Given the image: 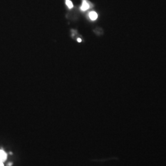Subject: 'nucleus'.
Listing matches in <instances>:
<instances>
[{
	"label": "nucleus",
	"mask_w": 166,
	"mask_h": 166,
	"mask_svg": "<svg viewBox=\"0 0 166 166\" xmlns=\"http://www.w3.org/2000/svg\"><path fill=\"white\" fill-rule=\"evenodd\" d=\"M7 159V154L4 150L0 149V162H4Z\"/></svg>",
	"instance_id": "obj_1"
},
{
	"label": "nucleus",
	"mask_w": 166,
	"mask_h": 166,
	"mask_svg": "<svg viewBox=\"0 0 166 166\" xmlns=\"http://www.w3.org/2000/svg\"><path fill=\"white\" fill-rule=\"evenodd\" d=\"M78 42H82V39H81V38H78Z\"/></svg>",
	"instance_id": "obj_6"
},
{
	"label": "nucleus",
	"mask_w": 166,
	"mask_h": 166,
	"mask_svg": "<svg viewBox=\"0 0 166 166\" xmlns=\"http://www.w3.org/2000/svg\"><path fill=\"white\" fill-rule=\"evenodd\" d=\"M89 9V4L88 2L86 1V0H83V2H82V6H81V10L82 11H86L88 10Z\"/></svg>",
	"instance_id": "obj_2"
},
{
	"label": "nucleus",
	"mask_w": 166,
	"mask_h": 166,
	"mask_svg": "<svg viewBox=\"0 0 166 166\" xmlns=\"http://www.w3.org/2000/svg\"><path fill=\"white\" fill-rule=\"evenodd\" d=\"M66 6H68V9L73 8V4H72V2H71V0H66Z\"/></svg>",
	"instance_id": "obj_4"
},
{
	"label": "nucleus",
	"mask_w": 166,
	"mask_h": 166,
	"mask_svg": "<svg viewBox=\"0 0 166 166\" xmlns=\"http://www.w3.org/2000/svg\"><path fill=\"white\" fill-rule=\"evenodd\" d=\"M0 166H4V164H3V162H0Z\"/></svg>",
	"instance_id": "obj_5"
},
{
	"label": "nucleus",
	"mask_w": 166,
	"mask_h": 166,
	"mask_svg": "<svg viewBox=\"0 0 166 166\" xmlns=\"http://www.w3.org/2000/svg\"><path fill=\"white\" fill-rule=\"evenodd\" d=\"M88 16H89V18H90L92 20H95L96 19L98 18V14H97V12H89V14H88Z\"/></svg>",
	"instance_id": "obj_3"
}]
</instances>
